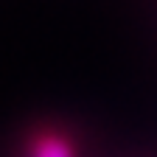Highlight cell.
<instances>
[{
  "instance_id": "6da1fadb",
  "label": "cell",
  "mask_w": 157,
  "mask_h": 157,
  "mask_svg": "<svg viewBox=\"0 0 157 157\" xmlns=\"http://www.w3.org/2000/svg\"><path fill=\"white\" fill-rule=\"evenodd\" d=\"M14 157H84V154H82V143L76 140L70 129L45 124L23 135Z\"/></svg>"
}]
</instances>
